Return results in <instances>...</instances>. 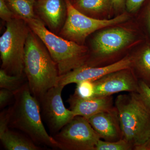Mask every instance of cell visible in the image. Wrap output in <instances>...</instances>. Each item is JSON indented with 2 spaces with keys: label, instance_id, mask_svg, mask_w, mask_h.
<instances>
[{
  "label": "cell",
  "instance_id": "1",
  "mask_svg": "<svg viewBox=\"0 0 150 150\" xmlns=\"http://www.w3.org/2000/svg\"><path fill=\"white\" fill-rule=\"evenodd\" d=\"M13 103L8 108V127L21 131L37 145L58 148L42 121L40 103L33 95L28 83L15 92Z\"/></svg>",
  "mask_w": 150,
  "mask_h": 150
},
{
  "label": "cell",
  "instance_id": "2",
  "mask_svg": "<svg viewBox=\"0 0 150 150\" xmlns=\"http://www.w3.org/2000/svg\"><path fill=\"white\" fill-rule=\"evenodd\" d=\"M122 139L134 150H147L150 145V107L137 92L120 94L114 101Z\"/></svg>",
  "mask_w": 150,
  "mask_h": 150
},
{
  "label": "cell",
  "instance_id": "3",
  "mask_svg": "<svg viewBox=\"0 0 150 150\" xmlns=\"http://www.w3.org/2000/svg\"><path fill=\"white\" fill-rule=\"evenodd\" d=\"M24 73L30 92L38 101L50 89L58 85L60 76L47 48L30 29L25 43Z\"/></svg>",
  "mask_w": 150,
  "mask_h": 150
},
{
  "label": "cell",
  "instance_id": "4",
  "mask_svg": "<svg viewBox=\"0 0 150 150\" xmlns=\"http://www.w3.org/2000/svg\"><path fill=\"white\" fill-rule=\"evenodd\" d=\"M25 21L47 48L57 65L60 76L86 64L89 55L88 49L83 45L56 35L38 16Z\"/></svg>",
  "mask_w": 150,
  "mask_h": 150
},
{
  "label": "cell",
  "instance_id": "5",
  "mask_svg": "<svg viewBox=\"0 0 150 150\" xmlns=\"http://www.w3.org/2000/svg\"><path fill=\"white\" fill-rule=\"evenodd\" d=\"M30 28L24 20L15 17L7 22L0 37L1 69L8 74L22 76L24 73L25 43Z\"/></svg>",
  "mask_w": 150,
  "mask_h": 150
},
{
  "label": "cell",
  "instance_id": "6",
  "mask_svg": "<svg viewBox=\"0 0 150 150\" xmlns=\"http://www.w3.org/2000/svg\"><path fill=\"white\" fill-rule=\"evenodd\" d=\"M65 1L67 18L59 33L60 36L80 45H83L86 38L96 30L122 23L129 18L126 13L110 19L93 18L78 10L70 0H65Z\"/></svg>",
  "mask_w": 150,
  "mask_h": 150
},
{
  "label": "cell",
  "instance_id": "7",
  "mask_svg": "<svg viewBox=\"0 0 150 150\" xmlns=\"http://www.w3.org/2000/svg\"><path fill=\"white\" fill-rule=\"evenodd\" d=\"M134 39V35L127 30L120 27L108 28L98 32L92 41L93 57L86 65L91 67L107 66L115 63L113 56Z\"/></svg>",
  "mask_w": 150,
  "mask_h": 150
},
{
  "label": "cell",
  "instance_id": "8",
  "mask_svg": "<svg viewBox=\"0 0 150 150\" xmlns=\"http://www.w3.org/2000/svg\"><path fill=\"white\" fill-rule=\"evenodd\" d=\"M53 137L63 150H95L100 139L88 119L81 116H75Z\"/></svg>",
  "mask_w": 150,
  "mask_h": 150
},
{
  "label": "cell",
  "instance_id": "9",
  "mask_svg": "<svg viewBox=\"0 0 150 150\" xmlns=\"http://www.w3.org/2000/svg\"><path fill=\"white\" fill-rule=\"evenodd\" d=\"M64 87L57 85L50 89L39 101L43 115L51 132L56 134L76 115L65 107L62 98Z\"/></svg>",
  "mask_w": 150,
  "mask_h": 150
},
{
  "label": "cell",
  "instance_id": "10",
  "mask_svg": "<svg viewBox=\"0 0 150 150\" xmlns=\"http://www.w3.org/2000/svg\"><path fill=\"white\" fill-rule=\"evenodd\" d=\"M94 97L110 96L122 92H137L139 81L131 68L115 71L93 81Z\"/></svg>",
  "mask_w": 150,
  "mask_h": 150
},
{
  "label": "cell",
  "instance_id": "11",
  "mask_svg": "<svg viewBox=\"0 0 150 150\" xmlns=\"http://www.w3.org/2000/svg\"><path fill=\"white\" fill-rule=\"evenodd\" d=\"M132 55L124 57L118 62L101 67L84 65L59 77L58 85L65 87L71 83H77L84 81H96L103 76L118 70L131 68L133 64Z\"/></svg>",
  "mask_w": 150,
  "mask_h": 150
},
{
  "label": "cell",
  "instance_id": "12",
  "mask_svg": "<svg viewBox=\"0 0 150 150\" xmlns=\"http://www.w3.org/2000/svg\"><path fill=\"white\" fill-rule=\"evenodd\" d=\"M35 7L38 16L49 30L55 33L60 32L67 18L65 0H38Z\"/></svg>",
  "mask_w": 150,
  "mask_h": 150
},
{
  "label": "cell",
  "instance_id": "13",
  "mask_svg": "<svg viewBox=\"0 0 150 150\" xmlns=\"http://www.w3.org/2000/svg\"><path fill=\"white\" fill-rule=\"evenodd\" d=\"M88 120L101 139L113 142L122 139L120 121L115 106L112 110L97 113Z\"/></svg>",
  "mask_w": 150,
  "mask_h": 150
},
{
  "label": "cell",
  "instance_id": "14",
  "mask_svg": "<svg viewBox=\"0 0 150 150\" xmlns=\"http://www.w3.org/2000/svg\"><path fill=\"white\" fill-rule=\"evenodd\" d=\"M68 102L70 110L76 116H82L87 119L97 113L109 111L115 108L112 96L83 99L74 94L69 98Z\"/></svg>",
  "mask_w": 150,
  "mask_h": 150
},
{
  "label": "cell",
  "instance_id": "15",
  "mask_svg": "<svg viewBox=\"0 0 150 150\" xmlns=\"http://www.w3.org/2000/svg\"><path fill=\"white\" fill-rule=\"evenodd\" d=\"M8 128L0 132V139L6 149L8 150H39L41 148L36 145L26 135L11 130Z\"/></svg>",
  "mask_w": 150,
  "mask_h": 150
},
{
  "label": "cell",
  "instance_id": "16",
  "mask_svg": "<svg viewBox=\"0 0 150 150\" xmlns=\"http://www.w3.org/2000/svg\"><path fill=\"white\" fill-rule=\"evenodd\" d=\"M132 57L131 68L135 76L139 81L143 82L150 87V43L146 44Z\"/></svg>",
  "mask_w": 150,
  "mask_h": 150
},
{
  "label": "cell",
  "instance_id": "17",
  "mask_svg": "<svg viewBox=\"0 0 150 150\" xmlns=\"http://www.w3.org/2000/svg\"><path fill=\"white\" fill-rule=\"evenodd\" d=\"M72 4L78 10L90 16L109 10L113 6V0H76Z\"/></svg>",
  "mask_w": 150,
  "mask_h": 150
},
{
  "label": "cell",
  "instance_id": "18",
  "mask_svg": "<svg viewBox=\"0 0 150 150\" xmlns=\"http://www.w3.org/2000/svg\"><path fill=\"white\" fill-rule=\"evenodd\" d=\"M6 1L16 17L26 21L37 16L34 11L36 0H6Z\"/></svg>",
  "mask_w": 150,
  "mask_h": 150
},
{
  "label": "cell",
  "instance_id": "19",
  "mask_svg": "<svg viewBox=\"0 0 150 150\" xmlns=\"http://www.w3.org/2000/svg\"><path fill=\"white\" fill-rule=\"evenodd\" d=\"M23 76H17L8 74L5 71L0 70V88L16 92L25 83Z\"/></svg>",
  "mask_w": 150,
  "mask_h": 150
},
{
  "label": "cell",
  "instance_id": "20",
  "mask_svg": "<svg viewBox=\"0 0 150 150\" xmlns=\"http://www.w3.org/2000/svg\"><path fill=\"white\" fill-rule=\"evenodd\" d=\"M95 150H134L133 147L123 139L116 142H109L98 140Z\"/></svg>",
  "mask_w": 150,
  "mask_h": 150
},
{
  "label": "cell",
  "instance_id": "21",
  "mask_svg": "<svg viewBox=\"0 0 150 150\" xmlns=\"http://www.w3.org/2000/svg\"><path fill=\"white\" fill-rule=\"evenodd\" d=\"M76 85L74 94L77 96L83 99H89L94 96L95 88L93 81H82L76 83Z\"/></svg>",
  "mask_w": 150,
  "mask_h": 150
},
{
  "label": "cell",
  "instance_id": "22",
  "mask_svg": "<svg viewBox=\"0 0 150 150\" xmlns=\"http://www.w3.org/2000/svg\"><path fill=\"white\" fill-rule=\"evenodd\" d=\"M15 92L5 88L0 90V108L3 109L14 99Z\"/></svg>",
  "mask_w": 150,
  "mask_h": 150
},
{
  "label": "cell",
  "instance_id": "23",
  "mask_svg": "<svg viewBox=\"0 0 150 150\" xmlns=\"http://www.w3.org/2000/svg\"><path fill=\"white\" fill-rule=\"evenodd\" d=\"M15 17L13 13L9 7L6 0H0V18L7 22Z\"/></svg>",
  "mask_w": 150,
  "mask_h": 150
},
{
  "label": "cell",
  "instance_id": "24",
  "mask_svg": "<svg viewBox=\"0 0 150 150\" xmlns=\"http://www.w3.org/2000/svg\"><path fill=\"white\" fill-rule=\"evenodd\" d=\"M138 93L150 107V87L144 82L139 81Z\"/></svg>",
  "mask_w": 150,
  "mask_h": 150
},
{
  "label": "cell",
  "instance_id": "25",
  "mask_svg": "<svg viewBox=\"0 0 150 150\" xmlns=\"http://www.w3.org/2000/svg\"><path fill=\"white\" fill-rule=\"evenodd\" d=\"M145 0H125L126 8L130 12H134L140 8Z\"/></svg>",
  "mask_w": 150,
  "mask_h": 150
},
{
  "label": "cell",
  "instance_id": "26",
  "mask_svg": "<svg viewBox=\"0 0 150 150\" xmlns=\"http://www.w3.org/2000/svg\"><path fill=\"white\" fill-rule=\"evenodd\" d=\"M146 23L148 31L150 35V4L147 10L146 14Z\"/></svg>",
  "mask_w": 150,
  "mask_h": 150
},
{
  "label": "cell",
  "instance_id": "27",
  "mask_svg": "<svg viewBox=\"0 0 150 150\" xmlns=\"http://www.w3.org/2000/svg\"><path fill=\"white\" fill-rule=\"evenodd\" d=\"M125 4V0H113V6L116 8H121Z\"/></svg>",
  "mask_w": 150,
  "mask_h": 150
},
{
  "label": "cell",
  "instance_id": "28",
  "mask_svg": "<svg viewBox=\"0 0 150 150\" xmlns=\"http://www.w3.org/2000/svg\"><path fill=\"white\" fill-rule=\"evenodd\" d=\"M70 1H71V2L72 3H73L75 1H76V0H70Z\"/></svg>",
  "mask_w": 150,
  "mask_h": 150
},
{
  "label": "cell",
  "instance_id": "29",
  "mask_svg": "<svg viewBox=\"0 0 150 150\" xmlns=\"http://www.w3.org/2000/svg\"><path fill=\"white\" fill-rule=\"evenodd\" d=\"M147 150H150V145L149 146V147L148 148Z\"/></svg>",
  "mask_w": 150,
  "mask_h": 150
},
{
  "label": "cell",
  "instance_id": "30",
  "mask_svg": "<svg viewBox=\"0 0 150 150\" xmlns=\"http://www.w3.org/2000/svg\"><path fill=\"white\" fill-rule=\"evenodd\" d=\"M37 1H38V0H37Z\"/></svg>",
  "mask_w": 150,
  "mask_h": 150
}]
</instances>
